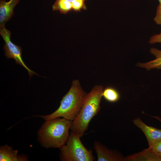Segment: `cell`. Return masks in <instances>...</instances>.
Returning a JSON list of instances; mask_svg holds the SVG:
<instances>
[{
  "label": "cell",
  "mask_w": 161,
  "mask_h": 161,
  "mask_svg": "<svg viewBox=\"0 0 161 161\" xmlns=\"http://www.w3.org/2000/svg\"><path fill=\"white\" fill-rule=\"evenodd\" d=\"M87 94L82 88L78 80L72 81L68 92L63 97L58 108L51 114L37 115L45 120L62 117L73 121L78 115Z\"/></svg>",
  "instance_id": "obj_1"
},
{
  "label": "cell",
  "mask_w": 161,
  "mask_h": 161,
  "mask_svg": "<svg viewBox=\"0 0 161 161\" xmlns=\"http://www.w3.org/2000/svg\"><path fill=\"white\" fill-rule=\"evenodd\" d=\"M72 122L59 117L46 120L38 132L42 145L46 148H61L68 139Z\"/></svg>",
  "instance_id": "obj_2"
},
{
  "label": "cell",
  "mask_w": 161,
  "mask_h": 161,
  "mask_svg": "<svg viewBox=\"0 0 161 161\" xmlns=\"http://www.w3.org/2000/svg\"><path fill=\"white\" fill-rule=\"evenodd\" d=\"M103 89V86L96 85L87 94L78 115L72 122L70 128L71 131L81 137L84 134L91 120L100 110Z\"/></svg>",
  "instance_id": "obj_3"
},
{
  "label": "cell",
  "mask_w": 161,
  "mask_h": 161,
  "mask_svg": "<svg viewBox=\"0 0 161 161\" xmlns=\"http://www.w3.org/2000/svg\"><path fill=\"white\" fill-rule=\"evenodd\" d=\"M79 134L72 131L66 143L60 149V158L63 161H93L92 151L87 149L82 143Z\"/></svg>",
  "instance_id": "obj_4"
},
{
  "label": "cell",
  "mask_w": 161,
  "mask_h": 161,
  "mask_svg": "<svg viewBox=\"0 0 161 161\" xmlns=\"http://www.w3.org/2000/svg\"><path fill=\"white\" fill-rule=\"evenodd\" d=\"M0 34L5 41L4 49L5 56L7 59L13 58L16 64H19L27 70L30 78L33 74L39 76L37 74L31 70L25 64L21 57L22 49L20 46L16 45L10 40L11 32L5 27L0 28Z\"/></svg>",
  "instance_id": "obj_5"
},
{
  "label": "cell",
  "mask_w": 161,
  "mask_h": 161,
  "mask_svg": "<svg viewBox=\"0 0 161 161\" xmlns=\"http://www.w3.org/2000/svg\"><path fill=\"white\" fill-rule=\"evenodd\" d=\"M134 124L140 129L145 136L149 146L161 140V130L145 124L139 117L133 120Z\"/></svg>",
  "instance_id": "obj_6"
},
{
  "label": "cell",
  "mask_w": 161,
  "mask_h": 161,
  "mask_svg": "<svg viewBox=\"0 0 161 161\" xmlns=\"http://www.w3.org/2000/svg\"><path fill=\"white\" fill-rule=\"evenodd\" d=\"M93 148L97 154L98 161H119L124 160L120 155L108 149L98 141H95Z\"/></svg>",
  "instance_id": "obj_7"
},
{
  "label": "cell",
  "mask_w": 161,
  "mask_h": 161,
  "mask_svg": "<svg viewBox=\"0 0 161 161\" xmlns=\"http://www.w3.org/2000/svg\"><path fill=\"white\" fill-rule=\"evenodd\" d=\"M19 2V0L0 1V27H5L13 16L14 8Z\"/></svg>",
  "instance_id": "obj_8"
},
{
  "label": "cell",
  "mask_w": 161,
  "mask_h": 161,
  "mask_svg": "<svg viewBox=\"0 0 161 161\" xmlns=\"http://www.w3.org/2000/svg\"><path fill=\"white\" fill-rule=\"evenodd\" d=\"M18 150H15L7 144L0 146V161H25L27 159L25 155H18Z\"/></svg>",
  "instance_id": "obj_9"
},
{
  "label": "cell",
  "mask_w": 161,
  "mask_h": 161,
  "mask_svg": "<svg viewBox=\"0 0 161 161\" xmlns=\"http://www.w3.org/2000/svg\"><path fill=\"white\" fill-rule=\"evenodd\" d=\"M150 51L156 57V58L146 63H138L137 64V66L145 68L147 70L153 69H161V50L152 48Z\"/></svg>",
  "instance_id": "obj_10"
},
{
  "label": "cell",
  "mask_w": 161,
  "mask_h": 161,
  "mask_svg": "<svg viewBox=\"0 0 161 161\" xmlns=\"http://www.w3.org/2000/svg\"><path fill=\"white\" fill-rule=\"evenodd\" d=\"M102 97L107 101L114 103L119 100L120 96L119 92L115 88L109 86L103 89Z\"/></svg>",
  "instance_id": "obj_11"
},
{
  "label": "cell",
  "mask_w": 161,
  "mask_h": 161,
  "mask_svg": "<svg viewBox=\"0 0 161 161\" xmlns=\"http://www.w3.org/2000/svg\"><path fill=\"white\" fill-rule=\"evenodd\" d=\"M53 11H59L61 13L66 14L72 10V3L65 0H56L52 6Z\"/></svg>",
  "instance_id": "obj_12"
},
{
  "label": "cell",
  "mask_w": 161,
  "mask_h": 161,
  "mask_svg": "<svg viewBox=\"0 0 161 161\" xmlns=\"http://www.w3.org/2000/svg\"><path fill=\"white\" fill-rule=\"evenodd\" d=\"M84 0H75L72 3V10L75 11H80L85 10L86 7Z\"/></svg>",
  "instance_id": "obj_13"
},
{
  "label": "cell",
  "mask_w": 161,
  "mask_h": 161,
  "mask_svg": "<svg viewBox=\"0 0 161 161\" xmlns=\"http://www.w3.org/2000/svg\"><path fill=\"white\" fill-rule=\"evenodd\" d=\"M148 148L154 154L159 157L160 155L161 154V140L154 143L149 146Z\"/></svg>",
  "instance_id": "obj_14"
},
{
  "label": "cell",
  "mask_w": 161,
  "mask_h": 161,
  "mask_svg": "<svg viewBox=\"0 0 161 161\" xmlns=\"http://www.w3.org/2000/svg\"><path fill=\"white\" fill-rule=\"evenodd\" d=\"M154 21L158 24L161 25V4H159L157 7L156 16Z\"/></svg>",
  "instance_id": "obj_15"
},
{
  "label": "cell",
  "mask_w": 161,
  "mask_h": 161,
  "mask_svg": "<svg viewBox=\"0 0 161 161\" xmlns=\"http://www.w3.org/2000/svg\"><path fill=\"white\" fill-rule=\"evenodd\" d=\"M149 42L150 44H154L156 43H161V33L159 34L154 35L151 37Z\"/></svg>",
  "instance_id": "obj_16"
},
{
  "label": "cell",
  "mask_w": 161,
  "mask_h": 161,
  "mask_svg": "<svg viewBox=\"0 0 161 161\" xmlns=\"http://www.w3.org/2000/svg\"><path fill=\"white\" fill-rule=\"evenodd\" d=\"M149 116H151V117H152L160 121L161 122V118L160 117H158V116H151V115H149Z\"/></svg>",
  "instance_id": "obj_17"
},
{
  "label": "cell",
  "mask_w": 161,
  "mask_h": 161,
  "mask_svg": "<svg viewBox=\"0 0 161 161\" xmlns=\"http://www.w3.org/2000/svg\"><path fill=\"white\" fill-rule=\"evenodd\" d=\"M67 1L71 2L72 3L73 1H74L75 0H65Z\"/></svg>",
  "instance_id": "obj_18"
},
{
  "label": "cell",
  "mask_w": 161,
  "mask_h": 161,
  "mask_svg": "<svg viewBox=\"0 0 161 161\" xmlns=\"http://www.w3.org/2000/svg\"><path fill=\"white\" fill-rule=\"evenodd\" d=\"M159 2V4H161V0H158Z\"/></svg>",
  "instance_id": "obj_19"
},
{
  "label": "cell",
  "mask_w": 161,
  "mask_h": 161,
  "mask_svg": "<svg viewBox=\"0 0 161 161\" xmlns=\"http://www.w3.org/2000/svg\"><path fill=\"white\" fill-rule=\"evenodd\" d=\"M159 157L160 159L161 160V154L159 156Z\"/></svg>",
  "instance_id": "obj_20"
},
{
  "label": "cell",
  "mask_w": 161,
  "mask_h": 161,
  "mask_svg": "<svg viewBox=\"0 0 161 161\" xmlns=\"http://www.w3.org/2000/svg\"><path fill=\"white\" fill-rule=\"evenodd\" d=\"M5 1V0H0V1Z\"/></svg>",
  "instance_id": "obj_21"
},
{
  "label": "cell",
  "mask_w": 161,
  "mask_h": 161,
  "mask_svg": "<svg viewBox=\"0 0 161 161\" xmlns=\"http://www.w3.org/2000/svg\"><path fill=\"white\" fill-rule=\"evenodd\" d=\"M84 0L85 1L86 0Z\"/></svg>",
  "instance_id": "obj_22"
}]
</instances>
